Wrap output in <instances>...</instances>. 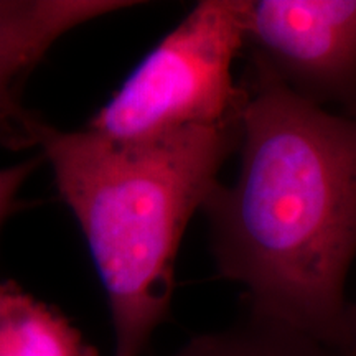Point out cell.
Listing matches in <instances>:
<instances>
[{
    "label": "cell",
    "instance_id": "8992f818",
    "mask_svg": "<svg viewBox=\"0 0 356 356\" xmlns=\"http://www.w3.org/2000/svg\"><path fill=\"white\" fill-rule=\"evenodd\" d=\"M0 356H97L61 312L0 282Z\"/></svg>",
    "mask_w": 356,
    "mask_h": 356
},
{
    "label": "cell",
    "instance_id": "5b68a950",
    "mask_svg": "<svg viewBox=\"0 0 356 356\" xmlns=\"http://www.w3.org/2000/svg\"><path fill=\"white\" fill-rule=\"evenodd\" d=\"M140 2L129 0H0V137L25 145L33 113L20 102L25 79L70 30Z\"/></svg>",
    "mask_w": 356,
    "mask_h": 356
},
{
    "label": "cell",
    "instance_id": "7a4b0ae2",
    "mask_svg": "<svg viewBox=\"0 0 356 356\" xmlns=\"http://www.w3.org/2000/svg\"><path fill=\"white\" fill-rule=\"evenodd\" d=\"M239 137L241 121L118 144L30 118L25 145L42 147L81 226L108 297L114 356H140L168 318L181 238Z\"/></svg>",
    "mask_w": 356,
    "mask_h": 356
},
{
    "label": "cell",
    "instance_id": "52a82bcc",
    "mask_svg": "<svg viewBox=\"0 0 356 356\" xmlns=\"http://www.w3.org/2000/svg\"><path fill=\"white\" fill-rule=\"evenodd\" d=\"M170 356H345L284 325L249 314L222 332L191 338Z\"/></svg>",
    "mask_w": 356,
    "mask_h": 356
},
{
    "label": "cell",
    "instance_id": "9c48e42d",
    "mask_svg": "<svg viewBox=\"0 0 356 356\" xmlns=\"http://www.w3.org/2000/svg\"><path fill=\"white\" fill-rule=\"evenodd\" d=\"M345 356H356V302L350 304L348 323H346V340L341 350Z\"/></svg>",
    "mask_w": 356,
    "mask_h": 356
},
{
    "label": "cell",
    "instance_id": "ba28073f",
    "mask_svg": "<svg viewBox=\"0 0 356 356\" xmlns=\"http://www.w3.org/2000/svg\"><path fill=\"white\" fill-rule=\"evenodd\" d=\"M38 162V159H29L13 167L0 168V229L19 208V191L37 168Z\"/></svg>",
    "mask_w": 356,
    "mask_h": 356
},
{
    "label": "cell",
    "instance_id": "277c9868",
    "mask_svg": "<svg viewBox=\"0 0 356 356\" xmlns=\"http://www.w3.org/2000/svg\"><path fill=\"white\" fill-rule=\"evenodd\" d=\"M246 48L302 99L356 118V0H246Z\"/></svg>",
    "mask_w": 356,
    "mask_h": 356
},
{
    "label": "cell",
    "instance_id": "6da1fadb",
    "mask_svg": "<svg viewBox=\"0 0 356 356\" xmlns=\"http://www.w3.org/2000/svg\"><path fill=\"white\" fill-rule=\"evenodd\" d=\"M239 172L202 211L220 277L251 314L341 353L356 257V118L302 99L248 56Z\"/></svg>",
    "mask_w": 356,
    "mask_h": 356
},
{
    "label": "cell",
    "instance_id": "3957f363",
    "mask_svg": "<svg viewBox=\"0 0 356 356\" xmlns=\"http://www.w3.org/2000/svg\"><path fill=\"white\" fill-rule=\"evenodd\" d=\"M246 48V0H202L155 44L86 126L118 144L241 121L233 74Z\"/></svg>",
    "mask_w": 356,
    "mask_h": 356
}]
</instances>
